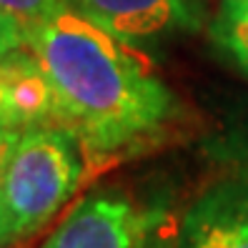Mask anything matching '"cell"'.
Segmentation results:
<instances>
[{
  "instance_id": "cell-1",
  "label": "cell",
  "mask_w": 248,
  "mask_h": 248,
  "mask_svg": "<svg viewBox=\"0 0 248 248\" xmlns=\"http://www.w3.org/2000/svg\"><path fill=\"white\" fill-rule=\"evenodd\" d=\"M53 88L58 121L76 133L91 160L108 158L160 130L176 100L136 43L106 31L73 5L25 33Z\"/></svg>"
},
{
  "instance_id": "cell-2",
  "label": "cell",
  "mask_w": 248,
  "mask_h": 248,
  "mask_svg": "<svg viewBox=\"0 0 248 248\" xmlns=\"http://www.w3.org/2000/svg\"><path fill=\"white\" fill-rule=\"evenodd\" d=\"M93 163L70 128L43 123L25 128L0 170V196L13 243L40 233L80 191Z\"/></svg>"
},
{
  "instance_id": "cell-3",
  "label": "cell",
  "mask_w": 248,
  "mask_h": 248,
  "mask_svg": "<svg viewBox=\"0 0 248 248\" xmlns=\"http://www.w3.org/2000/svg\"><path fill=\"white\" fill-rule=\"evenodd\" d=\"M158 211H145L123 191L106 188L80 198L40 248H140Z\"/></svg>"
},
{
  "instance_id": "cell-4",
  "label": "cell",
  "mask_w": 248,
  "mask_h": 248,
  "mask_svg": "<svg viewBox=\"0 0 248 248\" xmlns=\"http://www.w3.org/2000/svg\"><path fill=\"white\" fill-rule=\"evenodd\" d=\"M178 248H248V183L221 181L183 213Z\"/></svg>"
},
{
  "instance_id": "cell-5",
  "label": "cell",
  "mask_w": 248,
  "mask_h": 248,
  "mask_svg": "<svg viewBox=\"0 0 248 248\" xmlns=\"http://www.w3.org/2000/svg\"><path fill=\"white\" fill-rule=\"evenodd\" d=\"M106 31L128 43H140L198 25L196 0H68Z\"/></svg>"
},
{
  "instance_id": "cell-6",
  "label": "cell",
  "mask_w": 248,
  "mask_h": 248,
  "mask_svg": "<svg viewBox=\"0 0 248 248\" xmlns=\"http://www.w3.org/2000/svg\"><path fill=\"white\" fill-rule=\"evenodd\" d=\"M211 38L226 55L248 70V0H223L211 23Z\"/></svg>"
},
{
  "instance_id": "cell-7",
  "label": "cell",
  "mask_w": 248,
  "mask_h": 248,
  "mask_svg": "<svg viewBox=\"0 0 248 248\" xmlns=\"http://www.w3.org/2000/svg\"><path fill=\"white\" fill-rule=\"evenodd\" d=\"M63 5H68V0H0V13L20 28L25 40L31 28L53 18Z\"/></svg>"
},
{
  "instance_id": "cell-8",
  "label": "cell",
  "mask_w": 248,
  "mask_h": 248,
  "mask_svg": "<svg viewBox=\"0 0 248 248\" xmlns=\"http://www.w3.org/2000/svg\"><path fill=\"white\" fill-rule=\"evenodd\" d=\"M0 125L25 128L16 106V50L0 55Z\"/></svg>"
},
{
  "instance_id": "cell-9",
  "label": "cell",
  "mask_w": 248,
  "mask_h": 248,
  "mask_svg": "<svg viewBox=\"0 0 248 248\" xmlns=\"http://www.w3.org/2000/svg\"><path fill=\"white\" fill-rule=\"evenodd\" d=\"M23 46V31L0 13V55L16 50Z\"/></svg>"
},
{
  "instance_id": "cell-10",
  "label": "cell",
  "mask_w": 248,
  "mask_h": 248,
  "mask_svg": "<svg viewBox=\"0 0 248 248\" xmlns=\"http://www.w3.org/2000/svg\"><path fill=\"white\" fill-rule=\"evenodd\" d=\"M170 238H173V233H170V228H168V218L160 213V218L153 223V228H151V233H148V238L143 241L140 248H166Z\"/></svg>"
},
{
  "instance_id": "cell-11",
  "label": "cell",
  "mask_w": 248,
  "mask_h": 248,
  "mask_svg": "<svg viewBox=\"0 0 248 248\" xmlns=\"http://www.w3.org/2000/svg\"><path fill=\"white\" fill-rule=\"evenodd\" d=\"M25 128H18V125H0V166L5 163L8 153L13 151V145H16V140L20 138Z\"/></svg>"
},
{
  "instance_id": "cell-12",
  "label": "cell",
  "mask_w": 248,
  "mask_h": 248,
  "mask_svg": "<svg viewBox=\"0 0 248 248\" xmlns=\"http://www.w3.org/2000/svg\"><path fill=\"white\" fill-rule=\"evenodd\" d=\"M0 170H3V166H0ZM8 246H13V233H10V223L5 216L3 196H0V248H8Z\"/></svg>"
},
{
  "instance_id": "cell-13",
  "label": "cell",
  "mask_w": 248,
  "mask_h": 248,
  "mask_svg": "<svg viewBox=\"0 0 248 248\" xmlns=\"http://www.w3.org/2000/svg\"><path fill=\"white\" fill-rule=\"evenodd\" d=\"M166 248H178V236H173L170 241H168V246Z\"/></svg>"
},
{
  "instance_id": "cell-14",
  "label": "cell",
  "mask_w": 248,
  "mask_h": 248,
  "mask_svg": "<svg viewBox=\"0 0 248 248\" xmlns=\"http://www.w3.org/2000/svg\"><path fill=\"white\" fill-rule=\"evenodd\" d=\"M241 178H243V181H246V183H248V168H246V170H243V176H241Z\"/></svg>"
}]
</instances>
